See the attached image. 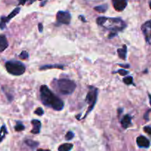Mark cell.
Masks as SVG:
<instances>
[{
  "label": "cell",
  "instance_id": "6da1fadb",
  "mask_svg": "<svg viewBox=\"0 0 151 151\" xmlns=\"http://www.w3.org/2000/svg\"><path fill=\"white\" fill-rule=\"evenodd\" d=\"M96 23L98 25L109 29L110 32L108 38H112L116 36L120 31H122L126 27V24L120 18H108L105 16H100L96 19Z\"/></svg>",
  "mask_w": 151,
  "mask_h": 151
},
{
  "label": "cell",
  "instance_id": "7a4b0ae2",
  "mask_svg": "<svg viewBox=\"0 0 151 151\" xmlns=\"http://www.w3.org/2000/svg\"><path fill=\"white\" fill-rule=\"evenodd\" d=\"M40 99L43 104L55 111H61L64 108V102L45 85L40 87Z\"/></svg>",
  "mask_w": 151,
  "mask_h": 151
},
{
  "label": "cell",
  "instance_id": "3957f363",
  "mask_svg": "<svg viewBox=\"0 0 151 151\" xmlns=\"http://www.w3.org/2000/svg\"><path fill=\"white\" fill-rule=\"evenodd\" d=\"M57 91L60 94L68 95L71 94L76 88V84L75 82L69 79H59L56 81Z\"/></svg>",
  "mask_w": 151,
  "mask_h": 151
},
{
  "label": "cell",
  "instance_id": "277c9868",
  "mask_svg": "<svg viewBox=\"0 0 151 151\" xmlns=\"http://www.w3.org/2000/svg\"><path fill=\"white\" fill-rule=\"evenodd\" d=\"M7 72L14 76H20L25 72V66L22 62L17 60H10L5 63Z\"/></svg>",
  "mask_w": 151,
  "mask_h": 151
},
{
  "label": "cell",
  "instance_id": "5b68a950",
  "mask_svg": "<svg viewBox=\"0 0 151 151\" xmlns=\"http://www.w3.org/2000/svg\"><path fill=\"white\" fill-rule=\"evenodd\" d=\"M98 97V89L96 87H90V90H89L88 93H87V96H86V103L89 105L88 109H87V112H86L85 115L83 118H85L87 115L94 108L95 104H96V101H97Z\"/></svg>",
  "mask_w": 151,
  "mask_h": 151
},
{
  "label": "cell",
  "instance_id": "8992f818",
  "mask_svg": "<svg viewBox=\"0 0 151 151\" xmlns=\"http://www.w3.org/2000/svg\"><path fill=\"white\" fill-rule=\"evenodd\" d=\"M56 20L59 24H69L70 23L71 15L69 12L59 11L56 14Z\"/></svg>",
  "mask_w": 151,
  "mask_h": 151
},
{
  "label": "cell",
  "instance_id": "52a82bcc",
  "mask_svg": "<svg viewBox=\"0 0 151 151\" xmlns=\"http://www.w3.org/2000/svg\"><path fill=\"white\" fill-rule=\"evenodd\" d=\"M19 11H20V7H16L7 16H2V17H1V19H0V29H4L6 27V24L10 19H13L14 16H16L19 13Z\"/></svg>",
  "mask_w": 151,
  "mask_h": 151
},
{
  "label": "cell",
  "instance_id": "ba28073f",
  "mask_svg": "<svg viewBox=\"0 0 151 151\" xmlns=\"http://www.w3.org/2000/svg\"><path fill=\"white\" fill-rule=\"evenodd\" d=\"M142 30L148 44H151V20L145 22L142 26Z\"/></svg>",
  "mask_w": 151,
  "mask_h": 151
},
{
  "label": "cell",
  "instance_id": "9c48e42d",
  "mask_svg": "<svg viewBox=\"0 0 151 151\" xmlns=\"http://www.w3.org/2000/svg\"><path fill=\"white\" fill-rule=\"evenodd\" d=\"M113 5L117 11H122L127 7V0H112Z\"/></svg>",
  "mask_w": 151,
  "mask_h": 151
},
{
  "label": "cell",
  "instance_id": "30bf717a",
  "mask_svg": "<svg viewBox=\"0 0 151 151\" xmlns=\"http://www.w3.org/2000/svg\"><path fill=\"white\" fill-rule=\"evenodd\" d=\"M136 143L139 147H144V148H148L150 145V142L149 140L144 136H139L136 139Z\"/></svg>",
  "mask_w": 151,
  "mask_h": 151
},
{
  "label": "cell",
  "instance_id": "8fae6325",
  "mask_svg": "<svg viewBox=\"0 0 151 151\" xmlns=\"http://www.w3.org/2000/svg\"><path fill=\"white\" fill-rule=\"evenodd\" d=\"M31 124L33 125V129L31 133L33 134H38L40 133V129H41V122L38 119H33L31 121Z\"/></svg>",
  "mask_w": 151,
  "mask_h": 151
},
{
  "label": "cell",
  "instance_id": "7c38bea8",
  "mask_svg": "<svg viewBox=\"0 0 151 151\" xmlns=\"http://www.w3.org/2000/svg\"><path fill=\"white\" fill-rule=\"evenodd\" d=\"M121 126L124 128H127L130 126H131V116L128 114L124 115L122 119H121Z\"/></svg>",
  "mask_w": 151,
  "mask_h": 151
},
{
  "label": "cell",
  "instance_id": "4fadbf2b",
  "mask_svg": "<svg viewBox=\"0 0 151 151\" xmlns=\"http://www.w3.org/2000/svg\"><path fill=\"white\" fill-rule=\"evenodd\" d=\"M8 47V42L4 35H0V52L4 51Z\"/></svg>",
  "mask_w": 151,
  "mask_h": 151
},
{
  "label": "cell",
  "instance_id": "5bb4252c",
  "mask_svg": "<svg viewBox=\"0 0 151 151\" xmlns=\"http://www.w3.org/2000/svg\"><path fill=\"white\" fill-rule=\"evenodd\" d=\"M127 48L126 45L123 46L122 48L118 49L117 52H118V57H119L121 59H122V60H125L126 57H127Z\"/></svg>",
  "mask_w": 151,
  "mask_h": 151
},
{
  "label": "cell",
  "instance_id": "9a60e30c",
  "mask_svg": "<svg viewBox=\"0 0 151 151\" xmlns=\"http://www.w3.org/2000/svg\"><path fill=\"white\" fill-rule=\"evenodd\" d=\"M73 145L70 143H65V144L61 145L58 148L59 151H70L72 150Z\"/></svg>",
  "mask_w": 151,
  "mask_h": 151
},
{
  "label": "cell",
  "instance_id": "2e32d148",
  "mask_svg": "<svg viewBox=\"0 0 151 151\" xmlns=\"http://www.w3.org/2000/svg\"><path fill=\"white\" fill-rule=\"evenodd\" d=\"M65 66L61 64H54V65H45V66H41L39 68L40 70H44V69H54V68H57V69H63Z\"/></svg>",
  "mask_w": 151,
  "mask_h": 151
},
{
  "label": "cell",
  "instance_id": "e0dca14e",
  "mask_svg": "<svg viewBox=\"0 0 151 151\" xmlns=\"http://www.w3.org/2000/svg\"><path fill=\"white\" fill-rule=\"evenodd\" d=\"M25 143L27 145L29 146L30 147H31V148L33 149L36 148V147L38 145V142H35V141H33V140H30V139L25 140Z\"/></svg>",
  "mask_w": 151,
  "mask_h": 151
},
{
  "label": "cell",
  "instance_id": "ac0fdd59",
  "mask_svg": "<svg viewBox=\"0 0 151 151\" xmlns=\"http://www.w3.org/2000/svg\"><path fill=\"white\" fill-rule=\"evenodd\" d=\"M7 134V128H6L5 125H2L0 129V142H1L3 140V139L4 138L6 134Z\"/></svg>",
  "mask_w": 151,
  "mask_h": 151
},
{
  "label": "cell",
  "instance_id": "d6986e66",
  "mask_svg": "<svg viewBox=\"0 0 151 151\" xmlns=\"http://www.w3.org/2000/svg\"><path fill=\"white\" fill-rule=\"evenodd\" d=\"M94 10L99 12V13H105L107 10V4H102V5L96 6V7H94Z\"/></svg>",
  "mask_w": 151,
  "mask_h": 151
},
{
  "label": "cell",
  "instance_id": "ffe728a7",
  "mask_svg": "<svg viewBox=\"0 0 151 151\" xmlns=\"http://www.w3.org/2000/svg\"><path fill=\"white\" fill-rule=\"evenodd\" d=\"M123 82H124L126 85H131V84L134 85V84H133V77L131 76H127L123 78Z\"/></svg>",
  "mask_w": 151,
  "mask_h": 151
},
{
  "label": "cell",
  "instance_id": "44dd1931",
  "mask_svg": "<svg viewBox=\"0 0 151 151\" xmlns=\"http://www.w3.org/2000/svg\"><path fill=\"white\" fill-rule=\"evenodd\" d=\"M25 130V126L23 125V124L21 123V122H18L17 124H16V125L15 126V131H24Z\"/></svg>",
  "mask_w": 151,
  "mask_h": 151
},
{
  "label": "cell",
  "instance_id": "7402d4cb",
  "mask_svg": "<svg viewBox=\"0 0 151 151\" xmlns=\"http://www.w3.org/2000/svg\"><path fill=\"white\" fill-rule=\"evenodd\" d=\"M19 57L21 59H23V60H25V59H28L29 58V54H28V52L26 51H22V52L20 53V55H19Z\"/></svg>",
  "mask_w": 151,
  "mask_h": 151
},
{
  "label": "cell",
  "instance_id": "603a6c76",
  "mask_svg": "<svg viewBox=\"0 0 151 151\" xmlns=\"http://www.w3.org/2000/svg\"><path fill=\"white\" fill-rule=\"evenodd\" d=\"M74 138V134L72 132V131H68V133L65 135V139L68 140V141H70V140L73 139Z\"/></svg>",
  "mask_w": 151,
  "mask_h": 151
},
{
  "label": "cell",
  "instance_id": "cb8c5ba5",
  "mask_svg": "<svg viewBox=\"0 0 151 151\" xmlns=\"http://www.w3.org/2000/svg\"><path fill=\"white\" fill-rule=\"evenodd\" d=\"M114 73H118V75H120L121 76H125V75H128L129 72L128 71L125 70V69H119V70H117V72H114Z\"/></svg>",
  "mask_w": 151,
  "mask_h": 151
},
{
  "label": "cell",
  "instance_id": "d4e9b609",
  "mask_svg": "<svg viewBox=\"0 0 151 151\" xmlns=\"http://www.w3.org/2000/svg\"><path fill=\"white\" fill-rule=\"evenodd\" d=\"M34 114L38 115V116H42L44 114V111H43L41 108H37L35 110V111H34Z\"/></svg>",
  "mask_w": 151,
  "mask_h": 151
},
{
  "label": "cell",
  "instance_id": "484cf974",
  "mask_svg": "<svg viewBox=\"0 0 151 151\" xmlns=\"http://www.w3.org/2000/svg\"><path fill=\"white\" fill-rule=\"evenodd\" d=\"M144 131L145 133H147V134H149L150 136H151V127L150 126L144 127Z\"/></svg>",
  "mask_w": 151,
  "mask_h": 151
},
{
  "label": "cell",
  "instance_id": "4316f807",
  "mask_svg": "<svg viewBox=\"0 0 151 151\" xmlns=\"http://www.w3.org/2000/svg\"><path fill=\"white\" fill-rule=\"evenodd\" d=\"M38 31H39V32H42V31H43V24H42L38 23Z\"/></svg>",
  "mask_w": 151,
  "mask_h": 151
},
{
  "label": "cell",
  "instance_id": "83f0119b",
  "mask_svg": "<svg viewBox=\"0 0 151 151\" xmlns=\"http://www.w3.org/2000/svg\"><path fill=\"white\" fill-rule=\"evenodd\" d=\"M118 66H121V67H123V68H129V67H130V65H129V64L124 65V64H121V63H119V64H118Z\"/></svg>",
  "mask_w": 151,
  "mask_h": 151
},
{
  "label": "cell",
  "instance_id": "f1b7e54d",
  "mask_svg": "<svg viewBox=\"0 0 151 151\" xmlns=\"http://www.w3.org/2000/svg\"><path fill=\"white\" fill-rule=\"evenodd\" d=\"M28 1V0H19V4H22V5H24V4L26 3V1Z\"/></svg>",
  "mask_w": 151,
  "mask_h": 151
},
{
  "label": "cell",
  "instance_id": "f546056e",
  "mask_svg": "<svg viewBox=\"0 0 151 151\" xmlns=\"http://www.w3.org/2000/svg\"><path fill=\"white\" fill-rule=\"evenodd\" d=\"M79 19H81V20L83 22H87V21L85 20V19H84V16H79Z\"/></svg>",
  "mask_w": 151,
  "mask_h": 151
},
{
  "label": "cell",
  "instance_id": "4dcf8cb0",
  "mask_svg": "<svg viewBox=\"0 0 151 151\" xmlns=\"http://www.w3.org/2000/svg\"><path fill=\"white\" fill-rule=\"evenodd\" d=\"M122 109H118V115H119L120 114H121V112H122Z\"/></svg>",
  "mask_w": 151,
  "mask_h": 151
},
{
  "label": "cell",
  "instance_id": "1f68e13d",
  "mask_svg": "<svg viewBox=\"0 0 151 151\" xmlns=\"http://www.w3.org/2000/svg\"><path fill=\"white\" fill-rule=\"evenodd\" d=\"M37 151H50V150H44V149H38Z\"/></svg>",
  "mask_w": 151,
  "mask_h": 151
},
{
  "label": "cell",
  "instance_id": "d6a6232c",
  "mask_svg": "<svg viewBox=\"0 0 151 151\" xmlns=\"http://www.w3.org/2000/svg\"><path fill=\"white\" fill-rule=\"evenodd\" d=\"M148 97H149L150 99V106H151V94H148Z\"/></svg>",
  "mask_w": 151,
  "mask_h": 151
},
{
  "label": "cell",
  "instance_id": "836d02e7",
  "mask_svg": "<svg viewBox=\"0 0 151 151\" xmlns=\"http://www.w3.org/2000/svg\"><path fill=\"white\" fill-rule=\"evenodd\" d=\"M150 9H151V1L150 2Z\"/></svg>",
  "mask_w": 151,
  "mask_h": 151
},
{
  "label": "cell",
  "instance_id": "e575fe53",
  "mask_svg": "<svg viewBox=\"0 0 151 151\" xmlns=\"http://www.w3.org/2000/svg\"><path fill=\"white\" fill-rule=\"evenodd\" d=\"M40 1H41V0H40Z\"/></svg>",
  "mask_w": 151,
  "mask_h": 151
}]
</instances>
